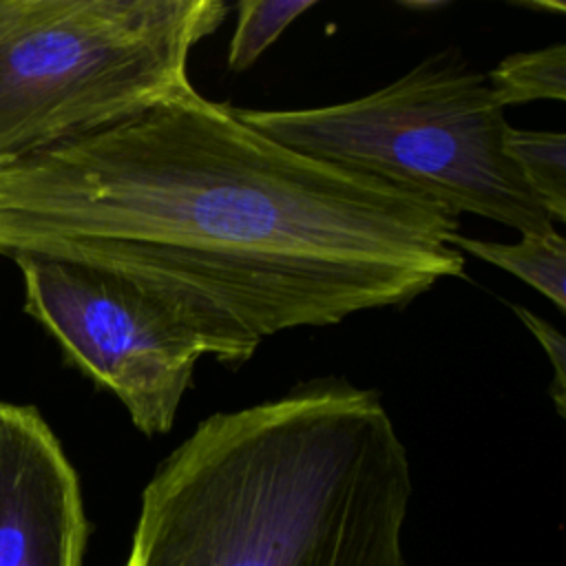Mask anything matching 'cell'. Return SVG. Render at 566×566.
Returning <instances> with one entry per match:
<instances>
[{
    "label": "cell",
    "mask_w": 566,
    "mask_h": 566,
    "mask_svg": "<svg viewBox=\"0 0 566 566\" xmlns=\"http://www.w3.org/2000/svg\"><path fill=\"white\" fill-rule=\"evenodd\" d=\"M458 217L301 155L190 80L0 168V254L113 272L228 367L292 327L407 305L464 274Z\"/></svg>",
    "instance_id": "cell-1"
},
{
    "label": "cell",
    "mask_w": 566,
    "mask_h": 566,
    "mask_svg": "<svg viewBox=\"0 0 566 566\" xmlns=\"http://www.w3.org/2000/svg\"><path fill=\"white\" fill-rule=\"evenodd\" d=\"M409 497L378 391L314 378L206 418L146 484L124 566H407Z\"/></svg>",
    "instance_id": "cell-2"
},
{
    "label": "cell",
    "mask_w": 566,
    "mask_h": 566,
    "mask_svg": "<svg viewBox=\"0 0 566 566\" xmlns=\"http://www.w3.org/2000/svg\"><path fill=\"white\" fill-rule=\"evenodd\" d=\"M234 113L301 155L431 201L453 217H486L520 234L555 232V221L504 153L511 124L486 75L471 71L453 49L352 102Z\"/></svg>",
    "instance_id": "cell-3"
},
{
    "label": "cell",
    "mask_w": 566,
    "mask_h": 566,
    "mask_svg": "<svg viewBox=\"0 0 566 566\" xmlns=\"http://www.w3.org/2000/svg\"><path fill=\"white\" fill-rule=\"evenodd\" d=\"M221 0H0V168L188 82Z\"/></svg>",
    "instance_id": "cell-4"
},
{
    "label": "cell",
    "mask_w": 566,
    "mask_h": 566,
    "mask_svg": "<svg viewBox=\"0 0 566 566\" xmlns=\"http://www.w3.org/2000/svg\"><path fill=\"white\" fill-rule=\"evenodd\" d=\"M11 259L22 274L24 312L66 363L115 394L144 436L170 431L203 356L199 340L113 272L42 252Z\"/></svg>",
    "instance_id": "cell-5"
},
{
    "label": "cell",
    "mask_w": 566,
    "mask_h": 566,
    "mask_svg": "<svg viewBox=\"0 0 566 566\" xmlns=\"http://www.w3.org/2000/svg\"><path fill=\"white\" fill-rule=\"evenodd\" d=\"M80 480L31 405L0 400V566H82Z\"/></svg>",
    "instance_id": "cell-6"
},
{
    "label": "cell",
    "mask_w": 566,
    "mask_h": 566,
    "mask_svg": "<svg viewBox=\"0 0 566 566\" xmlns=\"http://www.w3.org/2000/svg\"><path fill=\"white\" fill-rule=\"evenodd\" d=\"M449 245L511 272L553 301L557 310H566V239L557 230L520 234L515 243L469 239L455 232L449 237Z\"/></svg>",
    "instance_id": "cell-7"
},
{
    "label": "cell",
    "mask_w": 566,
    "mask_h": 566,
    "mask_svg": "<svg viewBox=\"0 0 566 566\" xmlns=\"http://www.w3.org/2000/svg\"><path fill=\"white\" fill-rule=\"evenodd\" d=\"M504 153L520 170L524 184L551 214L566 221V137L553 130L506 128Z\"/></svg>",
    "instance_id": "cell-8"
},
{
    "label": "cell",
    "mask_w": 566,
    "mask_h": 566,
    "mask_svg": "<svg viewBox=\"0 0 566 566\" xmlns=\"http://www.w3.org/2000/svg\"><path fill=\"white\" fill-rule=\"evenodd\" d=\"M486 82L502 108L535 99L562 102L566 97V46L559 42L511 53L486 75Z\"/></svg>",
    "instance_id": "cell-9"
},
{
    "label": "cell",
    "mask_w": 566,
    "mask_h": 566,
    "mask_svg": "<svg viewBox=\"0 0 566 566\" xmlns=\"http://www.w3.org/2000/svg\"><path fill=\"white\" fill-rule=\"evenodd\" d=\"M314 0H243L237 4V27L228 46V69L248 71L270 44L307 9Z\"/></svg>",
    "instance_id": "cell-10"
},
{
    "label": "cell",
    "mask_w": 566,
    "mask_h": 566,
    "mask_svg": "<svg viewBox=\"0 0 566 566\" xmlns=\"http://www.w3.org/2000/svg\"><path fill=\"white\" fill-rule=\"evenodd\" d=\"M513 310L548 356V363L553 367V380L548 385V394L555 402L557 413L564 416L566 413L564 411V407H566V338L553 323L544 321L535 312H531L526 307H513Z\"/></svg>",
    "instance_id": "cell-11"
}]
</instances>
